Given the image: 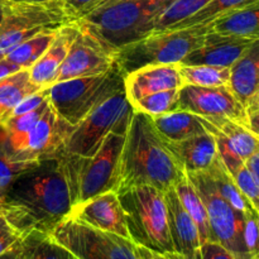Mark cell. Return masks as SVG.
<instances>
[{
    "label": "cell",
    "mask_w": 259,
    "mask_h": 259,
    "mask_svg": "<svg viewBox=\"0 0 259 259\" xmlns=\"http://www.w3.org/2000/svg\"><path fill=\"white\" fill-rule=\"evenodd\" d=\"M5 201L18 207L29 232L50 233L72 210L70 187L58 158L38 161L17 177Z\"/></svg>",
    "instance_id": "1"
},
{
    "label": "cell",
    "mask_w": 259,
    "mask_h": 259,
    "mask_svg": "<svg viewBox=\"0 0 259 259\" xmlns=\"http://www.w3.org/2000/svg\"><path fill=\"white\" fill-rule=\"evenodd\" d=\"M185 176L151 116L134 111L121 153L118 192L139 185H149L166 192Z\"/></svg>",
    "instance_id": "2"
},
{
    "label": "cell",
    "mask_w": 259,
    "mask_h": 259,
    "mask_svg": "<svg viewBox=\"0 0 259 259\" xmlns=\"http://www.w3.org/2000/svg\"><path fill=\"white\" fill-rule=\"evenodd\" d=\"M175 0H115L94 10L78 24L113 51L152 33L154 20Z\"/></svg>",
    "instance_id": "3"
},
{
    "label": "cell",
    "mask_w": 259,
    "mask_h": 259,
    "mask_svg": "<svg viewBox=\"0 0 259 259\" xmlns=\"http://www.w3.org/2000/svg\"><path fill=\"white\" fill-rule=\"evenodd\" d=\"M125 136L110 133L99 151L89 158L66 153H60L56 157L62 163L72 206L104 192H118Z\"/></svg>",
    "instance_id": "4"
},
{
    "label": "cell",
    "mask_w": 259,
    "mask_h": 259,
    "mask_svg": "<svg viewBox=\"0 0 259 259\" xmlns=\"http://www.w3.org/2000/svg\"><path fill=\"white\" fill-rule=\"evenodd\" d=\"M210 30L211 23H206L153 33L116 50V65L125 77L148 66L180 63L201 45Z\"/></svg>",
    "instance_id": "5"
},
{
    "label": "cell",
    "mask_w": 259,
    "mask_h": 259,
    "mask_svg": "<svg viewBox=\"0 0 259 259\" xmlns=\"http://www.w3.org/2000/svg\"><path fill=\"white\" fill-rule=\"evenodd\" d=\"M118 196L134 244L159 253L175 252L167 222L164 192L149 185H139L121 190Z\"/></svg>",
    "instance_id": "6"
},
{
    "label": "cell",
    "mask_w": 259,
    "mask_h": 259,
    "mask_svg": "<svg viewBox=\"0 0 259 259\" xmlns=\"http://www.w3.org/2000/svg\"><path fill=\"white\" fill-rule=\"evenodd\" d=\"M124 78L115 65L100 75L55 82L50 86V104L63 120L77 125L101 103L125 89Z\"/></svg>",
    "instance_id": "7"
},
{
    "label": "cell",
    "mask_w": 259,
    "mask_h": 259,
    "mask_svg": "<svg viewBox=\"0 0 259 259\" xmlns=\"http://www.w3.org/2000/svg\"><path fill=\"white\" fill-rule=\"evenodd\" d=\"M134 109L126 98L125 89L94 109L75 125L61 153L93 157L110 133L126 134Z\"/></svg>",
    "instance_id": "8"
},
{
    "label": "cell",
    "mask_w": 259,
    "mask_h": 259,
    "mask_svg": "<svg viewBox=\"0 0 259 259\" xmlns=\"http://www.w3.org/2000/svg\"><path fill=\"white\" fill-rule=\"evenodd\" d=\"M48 234L76 259H137L134 243L67 217Z\"/></svg>",
    "instance_id": "9"
},
{
    "label": "cell",
    "mask_w": 259,
    "mask_h": 259,
    "mask_svg": "<svg viewBox=\"0 0 259 259\" xmlns=\"http://www.w3.org/2000/svg\"><path fill=\"white\" fill-rule=\"evenodd\" d=\"M201 196L206 207L210 227V242L227 248L235 259H249L244 243V212L235 210L218 192L211 176L207 172L186 175Z\"/></svg>",
    "instance_id": "10"
},
{
    "label": "cell",
    "mask_w": 259,
    "mask_h": 259,
    "mask_svg": "<svg viewBox=\"0 0 259 259\" xmlns=\"http://www.w3.org/2000/svg\"><path fill=\"white\" fill-rule=\"evenodd\" d=\"M70 22L61 0L43 4L10 3L0 23V60L18 45L48 29H58Z\"/></svg>",
    "instance_id": "11"
},
{
    "label": "cell",
    "mask_w": 259,
    "mask_h": 259,
    "mask_svg": "<svg viewBox=\"0 0 259 259\" xmlns=\"http://www.w3.org/2000/svg\"><path fill=\"white\" fill-rule=\"evenodd\" d=\"M75 125L63 120L53 108H47L38 123L25 136L4 143L13 158L23 162H38L56 158L62 152Z\"/></svg>",
    "instance_id": "12"
},
{
    "label": "cell",
    "mask_w": 259,
    "mask_h": 259,
    "mask_svg": "<svg viewBox=\"0 0 259 259\" xmlns=\"http://www.w3.org/2000/svg\"><path fill=\"white\" fill-rule=\"evenodd\" d=\"M78 24V23H77ZM80 30L63 61L56 82L100 75L116 65V52L78 24Z\"/></svg>",
    "instance_id": "13"
},
{
    "label": "cell",
    "mask_w": 259,
    "mask_h": 259,
    "mask_svg": "<svg viewBox=\"0 0 259 259\" xmlns=\"http://www.w3.org/2000/svg\"><path fill=\"white\" fill-rule=\"evenodd\" d=\"M179 110L189 111L205 118H228L248 128L247 108L240 103L229 85L195 86L180 89Z\"/></svg>",
    "instance_id": "14"
},
{
    "label": "cell",
    "mask_w": 259,
    "mask_h": 259,
    "mask_svg": "<svg viewBox=\"0 0 259 259\" xmlns=\"http://www.w3.org/2000/svg\"><path fill=\"white\" fill-rule=\"evenodd\" d=\"M68 217L80 220L96 229L114 233L131 239L123 206L118 192L108 191L72 206Z\"/></svg>",
    "instance_id": "15"
},
{
    "label": "cell",
    "mask_w": 259,
    "mask_h": 259,
    "mask_svg": "<svg viewBox=\"0 0 259 259\" xmlns=\"http://www.w3.org/2000/svg\"><path fill=\"white\" fill-rule=\"evenodd\" d=\"M253 39L210 30L201 45L182 60V65H206L232 68Z\"/></svg>",
    "instance_id": "16"
},
{
    "label": "cell",
    "mask_w": 259,
    "mask_h": 259,
    "mask_svg": "<svg viewBox=\"0 0 259 259\" xmlns=\"http://www.w3.org/2000/svg\"><path fill=\"white\" fill-rule=\"evenodd\" d=\"M129 103L139 100L151 94L172 89H181L185 81L180 72L179 63L156 65L139 68L124 78Z\"/></svg>",
    "instance_id": "17"
},
{
    "label": "cell",
    "mask_w": 259,
    "mask_h": 259,
    "mask_svg": "<svg viewBox=\"0 0 259 259\" xmlns=\"http://www.w3.org/2000/svg\"><path fill=\"white\" fill-rule=\"evenodd\" d=\"M164 201L174 250L185 259H195L201 247L196 224L184 207L174 187L164 192Z\"/></svg>",
    "instance_id": "18"
},
{
    "label": "cell",
    "mask_w": 259,
    "mask_h": 259,
    "mask_svg": "<svg viewBox=\"0 0 259 259\" xmlns=\"http://www.w3.org/2000/svg\"><path fill=\"white\" fill-rule=\"evenodd\" d=\"M163 142L185 175L207 172L219 161L217 142L209 132L180 142Z\"/></svg>",
    "instance_id": "19"
},
{
    "label": "cell",
    "mask_w": 259,
    "mask_h": 259,
    "mask_svg": "<svg viewBox=\"0 0 259 259\" xmlns=\"http://www.w3.org/2000/svg\"><path fill=\"white\" fill-rule=\"evenodd\" d=\"M80 27L77 22H68L58 28L57 35L52 45L43 53L42 57L29 68V76L33 83L40 89L50 88L56 82L63 61L77 35Z\"/></svg>",
    "instance_id": "20"
},
{
    "label": "cell",
    "mask_w": 259,
    "mask_h": 259,
    "mask_svg": "<svg viewBox=\"0 0 259 259\" xmlns=\"http://www.w3.org/2000/svg\"><path fill=\"white\" fill-rule=\"evenodd\" d=\"M230 71L229 88L247 108L253 96L259 93V39L252 40Z\"/></svg>",
    "instance_id": "21"
},
{
    "label": "cell",
    "mask_w": 259,
    "mask_h": 259,
    "mask_svg": "<svg viewBox=\"0 0 259 259\" xmlns=\"http://www.w3.org/2000/svg\"><path fill=\"white\" fill-rule=\"evenodd\" d=\"M151 118L156 131L166 142H180L207 132L201 116L185 110H176Z\"/></svg>",
    "instance_id": "22"
},
{
    "label": "cell",
    "mask_w": 259,
    "mask_h": 259,
    "mask_svg": "<svg viewBox=\"0 0 259 259\" xmlns=\"http://www.w3.org/2000/svg\"><path fill=\"white\" fill-rule=\"evenodd\" d=\"M211 25L214 32L259 39V0L222 15Z\"/></svg>",
    "instance_id": "23"
},
{
    "label": "cell",
    "mask_w": 259,
    "mask_h": 259,
    "mask_svg": "<svg viewBox=\"0 0 259 259\" xmlns=\"http://www.w3.org/2000/svg\"><path fill=\"white\" fill-rule=\"evenodd\" d=\"M40 90L32 82L28 70L10 75L0 80V128L12 114L13 109L30 94Z\"/></svg>",
    "instance_id": "24"
},
{
    "label": "cell",
    "mask_w": 259,
    "mask_h": 259,
    "mask_svg": "<svg viewBox=\"0 0 259 259\" xmlns=\"http://www.w3.org/2000/svg\"><path fill=\"white\" fill-rule=\"evenodd\" d=\"M17 259H76L48 233L32 230L22 238Z\"/></svg>",
    "instance_id": "25"
},
{
    "label": "cell",
    "mask_w": 259,
    "mask_h": 259,
    "mask_svg": "<svg viewBox=\"0 0 259 259\" xmlns=\"http://www.w3.org/2000/svg\"><path fill=\"white\" fill-rule=\"evenodd\" d=\"M205 118V116H204ZM212 124L217 131L227 137L234 151L239 154L243 161H247L250 156L259 151V138L249 128L228 118H205Z\"/></svg>",
    "instance_id": "26"
},
{
    "label": "cell",
    "mask_w": 259,
    "mask_h": 259,
    "mask_svg": "<svg viewBox=\"0 0 259 259\" xmlns=\"http://www.w3.org/2000/svg\"><path fill=\"white\" fill-rule=\"evenodd\" d=\"M175 191H176L177 196L181 200L182 205L189 212L190 217L196 224L197 230L200 234V240L201 244L205 242L210 240V227H209V219H207L206 207H205L204 201H202L201 196L195 189L194 185L191 184L187 176H185L181 181L177 182L175 185Z\"/></svg>",
    "instance_id": "27"
},
{
    "label": "cell",
    "mask_w": 259,
    "mask_h": 259,
    "mask_svg": "<svg viewBox=\"0 0 259 259\" xmlns=\"http://www.w3.org/2000/svg\"><path fill=\"white\" fill-rule=\"evenodd\" d=\"M57 32L58 29H48L33 35L32 38L24 40L14 50L10 51L5 58L19 66L22 70H29L50 48L57 35Z\"/></svg>",
    "instance_id": "28"
},
{
    "label": "cell",
    "mask_w": 259,
    "mask_h": 259,
    "mask_svg": "<svg viewBox=\"0 0 259 259\" xmlns=\"http://www.w3.org/2000/svg\"><path fill=\"white\" fill-rule=\"evenodd\" d=\"M211 0H175L152 25V33H161L176 28L180 23L189 19L192 15L206 7Z\"/></svg>",
    "instance_id": "29"
},
{
    "label": "cell",
    "mask_w": 259,
    "mask_h": 259,
    "mask_svg": "<svg viewBox=\"0 0 259 259\" xmlns=\"http://www.w3.org/2000/svg\"><path fill=\"white\" fill-rule=\"evenodd\" d=\"M180 72L185 81V85L195 86H227L230 81V68L228 67H215V66L206 65H182L179 63Z\"/></svg>",
    "instance_id": "30"
},
{
    "label": "cell",
    "mask_w": 259,
    "mask_h": 259,
    "mask_svg": "<svg viewBox=\"0 0 259 259\" xmlns=\"http://www.w3.org/2000/svg\"><path fill=\"white\" fill-rule=\"evenodd\" d=\"M207 174L211 176L218 192H219V194L222 195V196L224 197L235 210H238V211L240 212H244L245 210L252 205L248 201L247 197L240 192V190L238 189L237 184H235L233 177L229 175V172L227 171L224 164L222 163L220 158L219 161L215 163V166L212 167L210 171H207Z\"/></svg>",
    "instance_id": "31"
},
{
    "label": "cell",
    "mask_w": 259,
    "mask_h": 259,
    "mask_svg": "<svg viewBox=\"0 0 259 259\" xmlns=\"http://www.w3.org/2000/svg\"><path fill=\"white\" fill-rule=\"evenodd\" d=\"M134 111H141L149 116L163 115L179 110L180 89L159 91L131 103Z\"/></svg>",
    "instance_id": "32"
},
{
    "label": "cell",
    "mask_w": 259,
    "mask_h": 259,
    "mask_svg": "<svg viewBox=\"0 0 259 259\" xmlns=\"http://www.w3.org/2000/svg\"><path fill=\"white\" fill-rule=\"evenodd\" d=\"M253 2H255V0H211L206 7L202 8L200 12H197L195 15H192L191 18L180 23V24L177 25L176 28H174V29L211 23L212 20L218 19V18L222 17V15L227 14V13L229 12H233V10L235 9H239V8L245 7V5L250 4V3Z\"/></svg>",
    "instance_id": "33"
},
{
    "label": "cell",
    "mask_w": 259,
    "mask_h": 259,
    "mask_svg": "<svg viewBox=\"0 0 259 259\" xmlns=\"http://www.w3.org/2000/svg\"><path fill=\"white\" fill-rule=\"evenodd\" d=\"M37 162H23L13 158L7 149L4 139H0V197L5 200L13 182L23 172L28 171Z\"/></svg>",
    "instance_id": "34"
},
{
    "label": "cell",
    "mask_w": 259,
    "mask_h": 259,
    "mask_svg": "<svg viewBox=\"0 0 259 259\" xmlns=\"http://www.w3.org/2000/svg\"><path fill=\"white\" fill-rule=\"evenodd\" d=\"M48 106H50V100L46 101L39 108L29 111V113L10 116L9 119H7L2 125V128H0L4 133V138L7 141H14V139L25 136L38 123V120L42 118Z\"/></svg>",
    "instance_id": "35"
},
{
    "label": "cell",
    "mask_w": 259,
    "mask_h": 259,
    "mask_svg": "<svg viewBox=\"0 0 259 259\" xmlns=\"http://www.w3.org/2000/svg\"><path fill=\"white\" fill-rule=\"evenodd\" d=\"M233 180L237 184L238 189L240 190L243 195L247 197L248 201L254 206V209L259 212V185L257 180L252 175V172L248 169V167L243 166L234 176Z\"/></svg>",
    "instance_id": "36"
},
{
    "label": "cell",
    "mask_w": 259,
    "mask_h": 259,
    "mask_svg": "<svg viewBox=\"0 0 259 259\" xmlns=\"http://www.w3.org/2000/svg\"><path fill=\"white\" fill-rule=\"evenodd\" d=\"M244 243L250 257L259 253V214L250 205L244 211Z\"/></svg>",
    "instance_id": "37"
},
{
    "label": "cell",
    "mask_w": 259,
    "mask_h": 259,
    "mask_svg": "<svg viewBox=\"0 0 259 259\" xmlns=\"http://www.w3.org/2000/svg\"><path fill=\"white\" fill-rule=\"evenodd\" d=\"M106 0H61L70 22H78L98 9Z\"/></svg>",
    "instance_id": "38"
},
{
    "label": "cell",
    "mask_w": 259,
    "mask_h": 259,
    "mask_svg": "<svg viewBox=\"0 0 259 259\" xmlns=\"http://www.w3.org/2000/svg\"><path fill=\"white\" fill-rule=\"evenodd\" d=\"M48 95H50V88H43L40 89V90L35 91V93L30 94V95L25 96V98L13 109L10 116L22 115V114L29 113V111L39 108V106L43 105L46 101L50 100V99H48Z\"/></svg>",
    "instance_id": "39"
},
{
    "label": "cell",
    "mask_w": 259,
    "mask_h": 259,
    "mask_svg": "<svg viewBox=\"0 0 259 259\" xmlns=\"http://www.w3.org/2000/svg\"><path fill=\"white\" fill-rule=\"evenodd\" d=\"M23 235L12 227L4 218L0 217V255L17 247Z\"/></svg>",
    "instance_id": "40"
},
{
    "label": "cell",
    "mask_w": 259,
    "mask_h": 259,
    "mask_svg": "<svg viewBox=\"0 0 259 259\" xmlns=\"http://www.w3.org/2000/svg\"><path fill=\"white\" fill-rule=\"evenodd\" d=\"M195 259H235L234 255L217 242H205L197 250Z\"/></svg>",
    "instance_id": "41"
},
{
    "label": "cell",
    "mask_w": 259,
    "mask_h": 259,
    "mask_svg": "<svg viewBox=\"0 0 259 259\" xmlns=\"http://www.w3.org/2000/svg\"><path fill=\"white\" fill-rule=\"evenodd\" d=\"M134 250H136L137 259H174V252L159 253L138 244L134 245Z\"/></svg>",
    "instance_id": "42"
},
{
    "label": "cell",
    "mask_w": 259,
    "mask_h": 259,
    "mask_svg": "<svg viewBox=\"0 0 259 259\" xmlns=\"http://www.w3.org/2000/svg\"><path fill=\"white\" fill-rule=\"evenodd\" d=\"M248 128L259 138V105L247 108Z\"/></svg>",
    "instance_id": "43"
},
{
    "label": "cell",
    "mask_w": 259,
    "mask_h": 259,
    "mask_svg": "<svg viewBox=\"0 0 259 259\" xmlns=\"http://www.w3.org/2000/svg\"><path fill=\"white\" fill-rule=\"evenodd\" d=\"M20 70H22V68H20L19 66L10 62V61L7 60L5 57L0 60V80L4 77H8V76L10 75H14V73L19 72Z\"/></svg>",
    "instance_id": "44"
},
{
    "label": "cell",
    "mask_w": 259,
    "mask_h": 259,
    "mask_svg": "<svg viewBox=\"0 0 259 259\" xmlns=\"http://www.w3.org/2000/svg\"><path fill=\"white\" fill-rule=\"evenodd\" d=\"M245 166L248 167L252 175L254 176V179L257 180L258 185H259V151L255 152L253 156H250L249 158L245 161Z\"/></svg>",
    "instance_id": "45"
},
{
    "label": "cell",
    "mask_w": 259,
    "mask_h": 259,
    "mask_svg": "<svg viewBox=\"0 0 259 259\" xmlns=\"http://www.w3.org/2000/svg\"><path fill=\"white\" fill-rule=\"evenodd\" d=\"M18 252H19V244L17 247L12 248L10 250H8V252H5L4 254L0 255V259H17Z\"/></svg>",
    "instance_id": "46"
},
{
    "label": "cell",
    "mask_w": 259,
    "mask_h": 259,
    "mask_svg": "<svg viewBox=\"0 0 259 259\" xmlns=\"http://www.w3.org/2000/svg\"><path fill=\"white\" fill-rule=\"evenodd\" d=\"M10 3H27V4H43V3L56 2V0H7Z\"/></svg>",
    "instance_id": "47"
},
{
    "label": "cell",
    "mask_w": 259,
    "mask_h": 259,
    "mask_svg": "<svg viewBox=\"0 0 259 259\" xmlns=\"http://www.w3.org/2000/svg\"><path fill=\"white\" fill-rule=\"evenodd\" d=\"M257 105H259V93L257 94V95L253 96L252 100H250L249 103H248L247 108H250V106H257Z\"/></svg>",
    "instance_id": "48"
},
{
    "label": "cell",
    "mask_w": 259,
    "mask_h": 259,
    "mask_svg": "<svg viewBox=\"0 0 259 259\" xmlns=\"http://www.w3.org/2000/svg\"><path fill=\"white\" fill-rule=\"evenodd\" d=\"M8 4H9V2H7V0H0V14L4 12L5 7H7Z\"/></svg>",
    "instance_id": "49"
},
{
    "label": "cell",
    "mask_w": 259,
    "mask_h": 259,
    "mask_svg": "<svg viewBox=\"0 0 259 259\" xmlns=\"http://www.w3.org/2000/svg\"><path fill=\"white\" fill-rule=\"evenodd\" d=\"M174 259H185L184 257H182V255H180L179 253H176V252H174Z\"/></svg>",
    "instance_id": "50"
},
{
    "label": "cell",
    "mask_w": 259,
    "mask_h": 259,
    "mask_svg": "<svg viewBox=\"0 0 259 259\" xmlns=\"http://www.w3.org/2000/svg\"><path fill=\"white\" fill-rule=\"evenodd\" d=\"M249 259H259V253H257L255 255H253V257H250Z\"/></svg>",
    "instance_id": "51"
},
{
    "label": "cell",
    "mask_w": 259,
    "mask_h": 259,
    "mask_svg": "<svg viewBox=\"0 0 259 259\" xmlns=\"http://www.w3.org/2000/svg\"><path fill=\"white\" fill-rule=\"evenodd\" d=\"M111 2H115V0H106V2L104 3V4H106V3H111ZM104 4H103V5H104Z\"/></svg>",
    "instance_id": "52"
},
{
    "label": "cell",
    "mask_w": 259,
    "mask_h": 259,
    "mask_svg": "<svg viewBox=\"0 0 259 259\" xmlns=\"http://www.w3.org/2000/svg\"><path fill=\"white\" fill-rule=\"evenodd\" d=\"M2 19H3V13L0 14V23H2Z\"/></svg>",
    "instance_id": "53"
},
{
    "label": "cell",
    "mask_w": 259,
    "mask_h": 259,
    "mask_svg": "<svg viewBox=\"0 0 259 259\" xmlns=\"http://www.w3.org/2000/svg\"><path fill=\"white\" fill-rule=\"evenodd\" d=\"M258 214H259V212H258Z\"/></svg>",
    "instance_id": "54"
}]
</instances>
